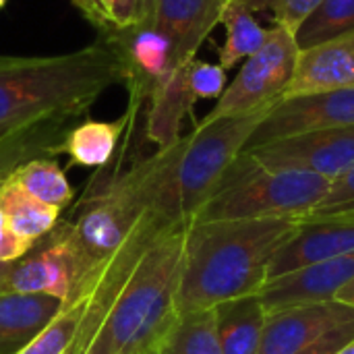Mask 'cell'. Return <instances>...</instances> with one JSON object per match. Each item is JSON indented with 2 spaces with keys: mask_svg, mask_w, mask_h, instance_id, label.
<instances>
[{
  "mask_svg": "<svg viewBox=\"0 0 354 354\" xmlns=\"http://www.w3.org/2000/svg\"><path fill=\"white\" fill-rule=\"evenodd\" d=\"M354 209V164L330 183V189L313 214H334Z\"/></svg>",
  "mask_w": 354,
  "mask_h": 354,
  "instance_id": "83f0119b",
  "label": "cell"
},
{
  "mask_svg": "<svg viewBox=\"0 0 354 354\" xmlns=\"http://www.w3.org/2000/svg\"><path fill=\"white\" fill-rule=\"evenodd\" d=\"M4 4H6V0H0V10L4 8Z\"/></svg>",
  "mask_w": 354,
  "mask_h": 354,
  "instance_id": "8d00e7d4",
  "label": "cell"
},
{
  "mask_svg": "<svg viewBox=\"0 0 354 354\" xmlns=\"http://www.w3.org/2000/svg\"><path fill=\"white\" fill-rule=\"evenodd\" d=\"M153 4H156V0H143V23H141V27H149L151 15H153Z\"/></svg>",
  "mask_w": 354,
  "mask_h": 354,
  "instance_id": "d6a6232c",
  "label": "cell"
},
{
  "mask_svg": "<svg viewBox=\"0 0 354 354\" xmlns=\"http://www.w3.org/2000/svg\"><path fill=\"white\" fill-rule=\"evenodd\" d=\"M189 62L176 66L151 89L147 97L149 108L145 120V137L158 149H166L183 137V120L187 114L193 112V106L197 102L189 83Z\"/></svg>",
  "mask_w": 354,
  "mask_h": 354,
  "instance_id": "2e32d148",
  "label": "cell"
},
{
  "mask_svg": "<svg viewBox=\"0 0 354 354\" xmlns=\"http://www.w3.org/2000/svg\"><path fill=\"white\" fill-rule=\"evenodd\" d=\"M299 220H193L187 224L176 313L257 295L268 282L274 253L290 239Z\"/></svg>",
  "mask_w": 354,
  "mask_h": 354,
  "instance_id": "7a4b0ae2",
  "label": "cell"
},
{
  "mask_svg": "<svg viewBox=\"0 0 354 354\" xmlns=\"http://www.w3.org/2000/svg\"><path fill=\"white\" fill-rule=\"evenodd\" d=\"M354 127V87L282 97L259 122L245 149L290 135Z\"/></svg>",
  "mask_w": 354,
  "mask_h": 354,
  "instance_id": "30bf717a",
  "label": "cell"
},
{
  "mask_svg": "<svg viewBox=\"0 0 354 354\" xmlns=\"http://www.w3.org/2000/svg\"><path fill=\"white\" fill-rule=\"evenodd\" d=\"M185 228L162 236L139 259L77 354H153L176 317Z\"/></svg>",
  "mask_w": 354,
  "mask_h": 354,
  "instance_id": "5b68a950",
  "label": "cell"
},
{
  "mask_svg": "<svg viewBox=\"0 0 354 354\" xmlns=\"http://www.w3.org/2000/svg\"><path fill=\"white\" fill-rule=\"evenodd\" d=\"M95 180L73 214L66 220L60 218L77 263L73 303L85 301V315L68 354L79 353L91 338L139 259L162 236L183 228L156 207L147 158L135 162L127 172Z\"/></svg>",
  "mask_w": 354,
  "mask_h": 354,
  "instance_id": "6da1fadb",
  "label": "cell"
},
{
  "mask_svg": "<svg viewBox=\"0 0 354 354\" xmlns=\"http://www.w3.org/2000/svg\"><path fill=\"white\" fill-rule=\"evenodd\" d=\"M95 4H97V8L104 12V17L110 21V4H112V0H95Z\"/></svg>",
  "mask_w": 354,
  "mask_h": 354,
  "instance_id": "e575fe53",
  "label": "cell"
},
{
  "mask_svg": "<svg viewBox=\"0 0 354 354\" xmlns=\"http://www.w3.org/2000/svg\"><path fill=\"white\" fill-rule=\"evenodd\" d=\"M334 354H354V338L351 340V342H346L342 348H338Z\"/></svg>",
  "mask_w": 354,
  "mask_h": 354,
  "instance_id": "d590c367",
  "label": "cell"
},
{
  "mask_svg": "<svg viewBox=\"0 0 354 354\" xmlns=\"http://www.w3.org/2000/svg\"><path fill=\"white\" fill-rule=\"evenodd\" d=\"M266 8L272 10L274 23L295 35L301 23L324 2V0H263Z\"/></svg>",
  "mask_w": 354,
  "mask_h": 354,
  "instance_id": "4316f807",
  "label": "cell"
},
{
  "mask_svg": "<svg viewBox=\"0 0 354 354\" xmlns=\"http://www.w3.org/2000/svg\"><path fill=\"white\" fill-rule=\"evenodd\" d=\"M226 2H236V4H245L247 8H251L253 12L257 8H266V2L263 0H226Z\"/></svg>",
  "mask_w": 354,
  "mask_h": 354,
  "instance_id": "836d02e7",
  "label": "cell"
},
{
  "mask_svg": "<svg viewBox=\"0 0 354 354\" xmlns=\"http://www.w3.org/2000/svg\"><path fill=\"white\" fill-rule=\"evenodd\" d=\"M299 46L295 35L280 25L268 29L263 46L243 60L234 81L226 85L205 118L272 110L290 85Z\"/></svg>",
  "mask_w": 354,
  "mask_h": 354,
  "instance_id": "52a82bcc",
  "label": "cell"
},
{
  "mask_svg": "<svg viewBox=\"0 0 354 354\" xmlns=\"http://www.w3.org/2000/svg\"><path fill=\"white\" fill-rule=\"evenodd\" d=\"M348 251H354V209L309 214L299 220L290 239L274 253L268 280L315 266Z\"/></svg>",
  "mask_w": 354,
  "mask_h": 354,
  "instance_id": "8fae6325",
  "label": "cell"
},
{
  "mask_svg": "<svg viewBox=\"0 0 354 354\" xmlns=\"http://www.w3.org/2000/svg\"><path fill=\"white\" fill-rule=\"evenodd\" d=\"M141 100L131 97V110L127 114H122L118 120H83L79 124H75L62 145H60V153H66L71 160V166H81V168H104L110 164V160L114 158V151L118 147V141L122 137V133L127 131L131 118L135 116L137 108H139Z\"/></svg>",
  "mask_w": 354,
  "mask_h": 354,
  "instance_id": "ac0fdd59",
  "label": "cell"
},
{
  "mask_svg": "<svg viewBox=\"0 0 354 354\" xmlns=\"http://www.w3.org/2000/svg\"><path fill=\"white\" fill-rule=\"evenodd\" d=\"M270 170H299L336 180L354 164V127L311 131L243 149Z\"/></svg>",
  "mask_w": 354,
  "mask_h": 354,
  "instance_id": "ba28073f",
  "label": "cell"
},
{
  "mask_svg": "<svg viewBox=\"0 0 354 354\" xmlns=\"http://www.w3.org/2000/svg\"><path fill=\"white\" fill-rule=\"evenodd\" d=\"M354 87V31L299 50L286 95Z\"/></svg>",
  "mask_w": 354,
  "mask_h": 354,
  "instance_id": "9a60e30c",
  "label": "cell"
},
{
  "mask_svg": "<svg viewBox=\"0 0 354 354\" xmlns=\"http://www.w3.org/2000/svg\"><path fill=\"white\" fill-rule=\"evenodd\" d=\"M224 6L226 0H156L149 27L170 44L174 68L195 58L220 23Z\"/></svg>",
  "mask_w": 354,
  "mask_h": 354,
  "instance_id": "5bb4252c",
  "label": "cell"
},
{
  "mask_svg": "<svg viewBox=\"0 0 354 354\" xmlns=\"http://www.w3.org/2000/svg\"><path fill=\"white\" fill-rule=\"evenodd\" d=\"M37 201L64 212L73 201V185L54 158H37L19 166L10 174Z\"/></svg>",
  "mask_w": 354,
  "mask_h": 354,
  "instance_id": "603a6c76",
  "label": "cell"
},
{
  "mask_svg": "<svg viewBox=\"0 0 354 354\" xmlns=\"http://www.w3.org/2000/svg\"><path fill=\"white\" fill-rule=\"evenodd\" d=\"M354 31V0H324L295 31L299 50Z\"/></svg>",
  "mask_w": 354,
  "mask_h": 354,
  "instance_id": "cb8c5ba5",
  "label": "cell"
},
{
  "mask_svg": "<svg viewBox=\"0 0 354 354\" xmlns=\"http://www.w3.org/2000/svg\"><path fill=\"white\" fill-rule=\"evenodd\" d=\"M328 189L330 180L322 176L270 170L243 151L195 220L305 218L317 209Z\"/></svg>",
  "mask_w": 354,
  "mask_h": 354,
  "instance_id": "8992f818",
  "label": "cell"
},
{
  "mask_svg": "<svg viewBox=\"0 0 354 354\" xmlns=\"http://www.w3.org/2000/svg\"><path fill=\"white\" fill-rule=\"evenodd\" d=\"M62 303L48 295L0 292V354H17L60 311Z\"/></svg>",
  "mask_w": 354,
  "mask_h": 354,
  "instance_id": "e0dca14e",
  "label": "cell"
},
{
  "mask_svg": "<svg viewBox=\"0 0 354 354\" xmlns=\"http://www.w3.org/2000/svg\"><path fill=\"white\" fill-rule=\"evenodd\" d=\"M129 71L104 37L56 56H0V135L48 120H79Z\"/></svg>",
  "mask_w": 354,
  "mask_h": 354,
  "instance_id": "3957f363",
  "label": "cell"
},
{
  "mask_svg": "<svg viewBox=\"0 0 354 354\" xmlns=\"http://www.w3.org/2000/svg\"><path fill=\"white\" fill-rule=\"evenodd\" d=\"M218 340L224 354H259L268 311L259 292L214 307Z\"/></svg>",
  "mask_w": 354,
  "mask_h": 354,
  "instance_id": "d6986e66",
  "label": "cell"
},
{
  "mask_svg": "<svg viewBox=\"0 0 354 354\" xmlns=\"http://www.w3.org/2000/svg\"><path fill=\"white\" fill-rule=\"evenodd\" d=\"M336 301H340V303H344V305H351L354 307V280L353 282H348L338 295H336Z\"/></svg>",
  "mask_w": 354,
  "mask_h": 354,
  "instance_id": "1f68e13d",
  "label": "cell"
},
{
  "mask_svg": "<svg viewBox=\"0 0 354 354\" xmlns=\"http://www.w3.org/2000/svg\"><path fill=\"white\" fill-rule=\"evenodd\" d=\"M31 247H33L31 243L19 239L10 230V226L4 220V214L0 212V263H10V261L23 257Z\"/></svg>",
  "mask_w": 354,
  "mask_h": 354,
  "instance_id": "f546056e",
  "label": "cell"
},
{
  "mask_svg": "<svg viewBox=\"0 0 354 354\" xmlns=\"http://www.w3.org/2000/svg\"><path fill=\"white\" fill-rule=\"evenodd\" d=\"M354 319V307L340 301L292 305L268 313L259 354H297Z\"/></svg>",
  "mask_w": 354,
  "mask_h": 354,
  "instance_id": "7c38bea8",
  "label": "cell"
},
{
  "mask_svg": "<svg viewBox=\"0 0 354 354\" xmlns=\"http://www.w3.org/2000/svg\"><path fill=\"white\" fill-rule=\"evenodd\" d=\"M143 23V0H112L110 25L112 29L141 27Z\"/></svg>",
  "mask_w": 354,
  "mask_h": 354,
  "instance_id": "f1b7e54d",
  "label": "cell"
},
{
  "mask_svg": "<svg viewBox=\"0 0 354 354\" xmlns=\"http://www.w3.org/2000/svg\"><path fill=\"white\" fill-rule=\"evenodd\" d=\"M75 290L77 263L60 220L23 257L0 263V292L48 295L66 307L73 303Z\"/></svg>",
  "mask_w": 354,
  "mask_h": 354,
  "instance_id": "9c48e42d",
  "label": "cell"
},
{
  "mask_svg": "<svg viewBox=\"0 0 354 354\" xmlns=\"http://www.w3.org/2000/svg\"><path fill=\"white\" fill-rule=\"evenodd\" d=\"M85 315V301L62 307V311L17 354H68Z\"/></svg>",
  "mask_w": 354,
  "mask_h": 354,
  "instance_id": "d4e9b609",
  "label": "cell"
},
{
  "mask_svg": "<svg viewBox=\"0 0 354 354\" xmlns=\"http://www.w3.org/2000/svg\"><path fill=\"white\" fill-rule=\"evenodd\" d=\"M268 112L203 118L193 133L149 156L156 207L178 226L191 224Z\"/></svg>",
  "mask_w": 354,
  "mask_h": 354,
  "instance_id": "277c9868",
  "label": "cell"
},
{
  "mask_svg": "<svg viewBox=\"0 0 354 354\" xmlns=\"http://www.w3.org/2000/svg\"><path fill=\"white\" fill-rule=\"evenodd\" d=\"M0 212L4 214L10 230L31 245L50 234L62 216L60 209L46 205L29 195L12 176L0 185Z\"/></svg>",
  "mask_w": 354,
  "mask_h": 354,
  "instance_id": "ffe728a7",
  "label": "cell"
},
{
  "mask_svg": "<svg viewBox=\"0 0 354 354\" xmlns=\"http://www.w3.org/2000/svg\"><path fill=\"white\" fill-rule=\"evenodd\" d=\"M220 23L226 27V39L220 48V66L224 71L255 54L266 41L268 29L257 23L253 10L245 4L226 2Z\"/></svg>",
  "mask_w": 354,
  "mask_h": 354,
  "instance_id": "7402d4cb",
  "label": "cell"
},
{
  "mask_svg": "<svg viewBox=\"0 0 354 354\" xmlns=\"http://www.w3.org/2000/svg\"><path fill=\"white\" fill-rule=\"evenodd\" d=\"M354 280V251L330 257L315 266L272 278L259 290L268 313L307 303L334 301L336 295Z\"/></svg>",
  "mask_w": 354,
  "mask_h": 354,
  "instance_id": "4fadbf2b",
  "label": "cell"
},
{
  "mask_svg": "<svg viewBox=\"0 0 354 354\" xmlns=\"http://www.w3.org/2000/svg\"><path fill=\"white\" fill-rule=\"evenodd\" d=\"M354 338V319L340 326L338 330L330 332L328 336H324L322 340H317L315 344L307 346L305 351L297 354H334L338 348H342L346 342H351Z\"/></svg>",
  "mask_w": 354,
  "mask_h": 354,
  "instance_id": "4dcf8cb0",
  "label": "cell"
},
{
  "mask_svg": "<svg viewBox=\"0 0 354 354\" xmlns=\"http://www.w3.org/2000/svg\"><path fill=\"white\" fill-rule=\"evenodd\" d=\"M189 83L197 100H218L226 89V71L220 64L193 58L189 62Z\"/></svg>",
  "mask_w": 354,
  "mask_h": 354,
  "instance_id": "484cf974",
  "label": "cell"
},
{
  "mask_svg": "<svg viewBox=\"0 0 354 354\" xmlns=\"http://www.w3.org/2000/svg\"><path fill=\"white\" fill-rule=\"evenodd\" d=\"M153 354H224L212 309L176 313Z\"/></svg>",
  "mask_w": 354,
  "mask_h": 354,
  "instance_id": "44dd1931",
  "label": "cell"
}]
</instances>
